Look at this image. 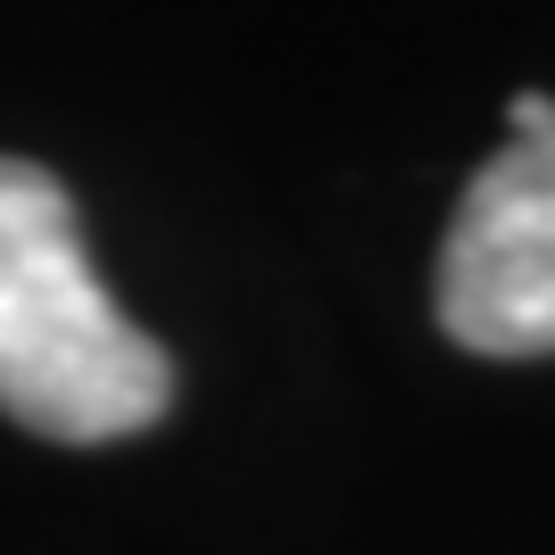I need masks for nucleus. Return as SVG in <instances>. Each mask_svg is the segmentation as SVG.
<instances>
[{
  "mask_svg": "<svg viewBox=\"0 0 555 555\" xmlns=\"http://www.w3.org/2000/svg\"><path fill=\"white\" fill-rule=\"evenodd\" d=\"M166 348L100 291L75 199L34 158H0V415L67 448L133 440L166 415Z\"/></svg>",
  "mask_w": 555,
  "mask_h": 555,
  "instance_id": "1",
  "label": "nucleus"
},
{
  "mask_svg": "<svg viewBox=\"0 0 555 555\" xmlns=\"http://www.w3.org/2000/svg\"><path fill=\"white\" fill-rule=\"evenodd\" d=\"M440 332L473 357H555V116L464 183L440 241Z\"/></svg>",
  "mask_w": 555,
  "mask_h": 555,
  "instance_id": "2",
  "label": "nucleus"
},
{
  "mask_svg": "<svg viewBox=\"0 0 555 555\" xmlns=\"http://www.w3.org/2000/svg\"><path fill=\"white\" fill-rule=\"evenodd\" d=\"M547 116H555V100H547V92H514V100H506V125H514V133H539Z\"/></svg>",
  "mask_w": 555,
  "mask_h": 555,
  "instance_id": "3",
  "label": "nucleus"
}]
</instances>
